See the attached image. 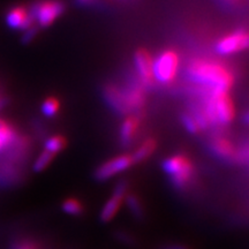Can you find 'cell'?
I'll list each match as a JSON object with an SVG mask.
<instances>
[{"mask_svg": "<svg viewBox=\"0 0 249 249\" xmlns=\"http://www.w3.org/2000/svg\"><path fill=\"white\" fill-rule=\"evenodd\" d=\"M117 239L124 245H133L134 242H135V239H134L129 233H126L123 231H119L117 233Z\"/></svg>", "mask_w": 249, "mask_h": 249, "instance_id": "cell-23", "label": "cell"}, {"mask_svg": "<svg viewBox=\"0 0 249 249\" xmlns=\"http://www.w3.org/2000/svg\"><path fill=\"white\" fill-rule=\"evenodd\" d=\"M15 139H17V134H15L14 129L6 123L2 124L0 126V152L13 144Z\"/></svg>", "mask_w": 249, "mask_h": 249, "instance_id": "cell-12", "label": "cell"}, {"mask_svg": "<svg viewBox=\"0 0 249 249\" xmlns=\"http://www.w3.org/2000/svg\"><path fill=\"white\" fill-rule=\"evenodd\" d=\"M7 24L13 29H28L33 26L34 18L23 7H15L8 12L6 17Z\"/></svg>", "mask_w": 249, "mask_h": 249, "instance_id": "cell-9", "label": "cell"}, {"mask_svg": "<svg viewBox=\"0 0 249 249\" xmlns=\"http://www.w3.org/2000/svg\"><path fill=\"white\" fill-rule=\"evenodd\" d=\"M179 57L173 51H164L152 60V77L160 83H169L177 75Z\"/></svg>", "mask_w": 249, "mask_h": 249, "instance_id": "cell-4", "label": "cell"}, {"mask_svg": "<svg viewBox=\"0 0 249 249\" xmlns=\"http://www.w3.org/2000/svg\"><path fill=\"white\" fill-rule=\"evenodd\" d=\"M62 211L70 216H81L83 213V205L76 198H68L62 203Z\"/></svg>", "mask_w": 249, "mask_h": 249, "instance_id": "cell-16", "label": "cell"}, {"mask_svg": "<svg viewBox=\"0 0 249 249\" xmlns=\"http://www.w3.org/2000/svg\"><path fill=\"white\" fill-rule=\"evenodd\" d=\"M77 1H80L81 4H83V5H87V4H90L92 0H77Z\"/></svg>", "mask_w": 249, "mask_h": 249, "instance_id": "cell-25", "label": "cell"}, {"mask_svg": "<svg viewBox=\"0 0 249 249\" xmlns=\"http://www.w3.org/2000/svg\"><path fill=\"white\" fill-rule=\"evenodd\" d=\"M59 110V102L55 98H48L43 103L42 112L46 117H53Z\"/></svg>", "mask_w": 249, "mask_h": 249, "instance_id": "cell-19", "label": "cell"}, {"mask_svg": "<svg viewBox=\"0 0 249 249\" xmlns=\"http://www.w3.org/2000/svg\"><path fill=\"white\" fill-rule=\"evenodd\" d=\"M64 12V5L57 0H46L34 5L30 15L39 26L48 27Z\"/></svg>", "mask_w": 249, "mask_h": 249, "instance_id": "cell-5", "label": "cell"}, {"mask_svg": "<svg viewBox=\"0 0 249 249\" xmlns=\"http://www.w3.org/2000/svg\"><path fill=\"white\" fill-rule=\"evenodd\" d=\"M37 33H38V29H37V27L31 26L30 28H28V29H26V33H24V35L22 37V43H24V44H28V43H30L31 40L35 38Z\"/></svg>", "mask_w": 249, "mask_h": 249, "instance_id": "cell-22", "label": "cell"}, {"mask_svg": "<svg viewBox=\"0 0 249 249\" xmlns=\"http://www.w3.org/2000/svg\"><path fill=\"white\" fill-rule=\"evenodd\" d=\"M126 192H127V182L120 181L116 186V188H114L112 197L108 198L107 203H105L104 207H103V209L101 211V216H99V219H101L102 223L111 222V220L116 217L121 203H123V201L124 200Z\"/></svg>", "mask_w": 249, "mask_h": 249, "instance_id": "cell-6", "label": "cell"}, {"mask_svg": "<svg viewBox=\"0 0 249 249\" xmlns=\"http://www.w3.org/2000/svg\"><path fill=\"white\" fill-rule=\"evenodd\" d=\"M161 249H189L187 246L185 245H179V244H173V245H169V246H165Z\"/></svg>", "mask_w": 249, "mask_h": 249, "instance_id": "cell-24", "label": "cell"}, {"mask_svg": "<svg viewBox=\"0 0 249 249\" xmlns=\"http://www.w3.org/2000/svg\"><path fill=\"white\" fill-rule=\"evenodd\" d=\"M135 66L138 70V73L141 77L142 82L145 85H149L152 79V59L150 54L144 50H140L135 54Z\"/></svg>", "mask_w": 249, "mask_h": 249, "instance_id": "cell-10", "label": "cell"}, {"mask_svg": "<svg viewBox=\"0 0 249 249\" xmlns=\"http://www.w3.org/2000/svg\"><path fill=\"white\" fill-rule=\"evenodd\" d=\"M248 46V35L245 31H236L224 37L217 43L216 50L219 54L226 55L242 51Z\"/></svg>", "mask_w": 249, "mask_h": 249, "instance_id": "cell-7", "label": "cell"}, {"mask_svg": "<svg viewBox=\"0 0 249 249\" xmlns=\"http://www.w3.org/2000/svg\"><path fill=\"white\" fill-rule=\"evenodd\" d=\"M182 123L185 124L186 129L188 130L189 133L196 134L200 132V126H198L197 121L194 118V116H191V114H183L182 116Z\"/></svg>", "mask_w": 249, "mask_h": 249, "instance_id": "cell-20", "label": "cell"}, {"mask_svg": "<svg viewBox=\"0 0 249 249\" xmlns=\"http://www.w3.org/2000/svg\"><path fill=\"white\" fill-rule=\"evenodd\" d=\"M11 249H40V247L34 240H18L12 245Z\"/></svg>", "mask_w": 249, "mask_h": 249, "instance_id": "cell-21", "label": "cell"}, {"mask_svg": "<svg viewBox=\"0 0 249 249\" xmlns=\"http://www.w3.org/2000/svg\"><path fill=\"white\" fill-rule=\"evenodd\" d=\"M155 148H156V143L154 140H148V141L143 143L141 147L135 151V154L130 156V157H132V161L133 163H139V161L147 160L149 156L154 152Z\"/></svg>", "mask_w": 249, "mask_h": 249, "instance_id": "cell-15", "label": "cell"}, {"mask_svg": "<svg viewBox=\"0 0 249 249\" xmlns=\"http://www.w3.org/2000/svg\"><path fill=\"white\" fill-rule=\"evenodd\" d=\"M213 150L214 154L222 158H229L234 154V148L232 143L226 139H216L213 143Z\"/></svg>", "mask_w": 249, "mask_h": 249, "instance_id": "cell-13", "label": "cell"}, {"mask_svg": "<svg viewBox=\"0 0 249 249\" xmlns=\"http://www.w3.org/2000/svg\"><path fill=\"white\" fill-rule=\"evenodd\" d=\"M124 202H126L127 208H128L130 213L136 219H142L144 217V209H143V205L140 202L138 196L134 194H128L127 196H124Z\"/></svg>", "mask_w": 249, "mask_h": 249, "instance_id": "cell-14", "label": "cell"}, {"mask_svg": "<svg viewBox=\"0 0 249 249\" xmlns=\"http://www.w3.org/2000/svg\"><path fill=\"white\" fill-rule=\"evenodd\" d=\"M163 169L170 176L173 186L178 189L185 188L194 172L191 160L180 155L167 158L163 163Z\"/></svg>", "mask_w": 249, "mask_h": 249, "instance_id": "cell-3", "label": "cell"}, {"mask_svg": "<svg viewBox=\"0 0 249 249\" xmlns=\"http://www.w3.org/2000/svg\"><path fill=\"white\" fill-rule=\"evenodd\" d=\"M202 113L208 123L226 124L234 117V107L226 91H211Z\"/></svg>", "mask_w": 249, "mask_h": 249, "instance_id": "cell-2", "label": "cell"}, {"mask_svg": "<svg viewBox=\"0 0 249 249\" xmlns=\"http://www.w3.org/2000/svg\"><path fill=\"white\" fill-rule=\"evenodd\" d=\"M132 164L133 161L130 156H119V157L113 158V160H108L103 164L102 166H99L98 170L96 171L95 177L99 181H105V180L112 178L116 174L127 170Z\"/></svg>", "mask_w": 249, "mask_h": 249, "instance_id": "cell-8", "label": "cell"}, {"mask_svg": "<svg viewBox=\"0 0 249 249\" xmlns=\"http://www.w3.org/2000/svg\"><path fill=\"white\" fill-rule=\"evenodd\" d=\"M65 144H66V141L62 136H52L45 142V151H49L52 155H54L62 150L65 148Z\"/></svg>", "mask_w": 249, "mask_h": 249, "instance_id": "cell-17", "label": "cell"}, {"mask_svg": "<svg viewBox=\"0 0 249 249\" xmlns=\"http://www.w3.org/2000/svg\"><path fill=\"white\" fill-rule=\"evenodd\" d=\"M53 156L51 152L49 151H43L42 154L39 155V157L37 158V160L35 161V165H34V170L36 172H40V171L45 170L46 167L49 166V164L51 163L52 160H53Z\"/></svg>", "mask_w": 249, "mask_h": 249, "instance_id": "cell-18", "label": "cell"}, {"mask_svg": "<svg viewBox=\"0 0 249 249\" xmlns=\"http://www.w3.org/2000/svg\"><path fill=\"white\" fill-rule=\"evenodd\" d=\"M188 74L196 83L207 87L211 91H229L232 87L231 71L223 65L211 60L193 61L188 67Z\"/></svg>", "mask_w": 249, "mask_h": 249, "instance_id": "cell-1", "label": "cell"}, {"mask_svg": "<svg viewBox=\"0 0 249 249\" xmlns=\"http://www.w3.org/2000/svg\"><path fill=\"white\" fill-rule=\"evenodd\" d=\"M139 126V120L136 118L130 117L128 119H126L121 124V130H120V138L121 142L124 143V145L129 144L130 141H132L134 135H135L136 129H138Z\"/></svg>", "mask_w": 249, "mask_h": 249, "instance_id": "cell-11", "label": "cell"}]
</instances>
